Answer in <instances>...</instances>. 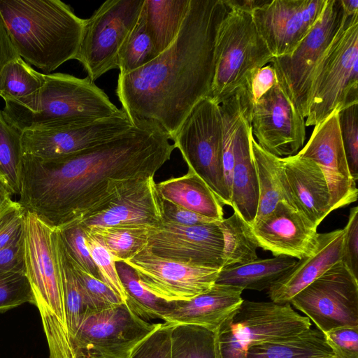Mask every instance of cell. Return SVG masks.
I'll return each mask as SVG.
<instances>
[{
  "mask_svg": "<svg viewBox=\"0 0 358 358\" xmlns=\"http://www.w3.org/2000/svg\"><path fill=\"white\" fill-rule=\"evenodd\" d=\"M2 112L6 121L20 132L89 123L124 113L88 77L62 73L45 74L44 83L36 92L6 101Z\"/></svg>",
  "mask_w": 358,
  "mask_h": 358,
  "instance_id": "obj_4",
  "label": "cell"
},
{
  "mask_svg": "<svg viewBox=\"0 0 358 358\" xmlns=\"http://www.w3.org/2000/svg\"><path fill=\"white\" fill-rule=\"evenodd\" d=\"M25 272L24 233L10 245L0 250V275Z\"/></svg>",
  "mask_w": 358,
  "mask_h": 358,
  "instance_id": "obj_49",
  "label": "cell"
},
{
  "mask_svg": "<svg viewBox=\"0 0 358 358\" xmlns=\"http://www.w3.org/2000/svg\"><path fill=\"white\" fill-rule=\"evenodd\" d=\"M23 166L21 132L6 121L0 110V182L12 196L20 194Z\"/></svg>",
  "mask_w": 358,
  "mask_h": 358,
  "instance_id": "obj_32",
  "label": "cell"
},
{
  "mask_svg": "<svg viewBox=\"0 0 358 358\" xmlns=\"http://www.w3.org/2000/svg\"><path fill=\"white\" fill-rule=\"evenodd\" d=\"M123 262L152 294L169 302L189 301L208 291L221 270L164 259L147 247Z\"/></svg>",
  "mask_w": 358,
  "mask_h": 358,
  "instance_id": "obj_17",
  "label": "cell"
},
{
  "mask_svg": "<svg viewBox=\"0 0 358 358\" xmlns=\"http://www.w3.org/2000/svg\"><path fill=\"white\" fill-rule=\"evenodd\" d=\"M338 110L315 125L306 145L297 153L317 164L327 180L331 211L357 201L358 189L350 175L343 145Z\"/></svg>",
  "mask_w": 358,
  "mask_h": 358,
  "instance_id": "obj_19",
  "label": "cell"
},
{
  "mask_svg": "<svg viewBox=\"0 0 358 358\" xmlns=\"http://www.w3.org/2000/svg\"><path fill=\"white\" fill-rule=\"evenodd\" d=\"M344 229L317 234L313 252L297 260L294 266L268 289L271 301L286 303L299 292L341 261Z\"/></svg>",
  "mask_w": 358,
  "mask_h": 358,
  "instance_id": "obj_24",
  "label": "cell"
},
{
  "mask_svg": "<svg viewBox=\"0 0 358 358\" xmlns=\"http://www.w3.org/2000/svg\"><path fill=\"white\" fill-rule=\"evenodd\" d=\"M150 36L147 31L143 8L136 24L122 45L117 59L119 75L133 72L157 57Z\"/></svg>",
  "mask_w": 358,
  "mask_h": 358,
  "instance_id": "obj_38",
  "label": "cell"
},
{
  "mask_svg": "<svg viewBox=\"0 0 358 358\" xmlns=\"http://www.w3.org/2000/svg\"><path fill=\"white\" fill-rule=\"evenodd\" d=\"M157 126L134 123L118 136L54 160L24 154L20 203L54 227L82 220L154 177L175 149Z\"/></svg>",
  "mask_w": 358,
  "mask_h": 358,
  "instance_id": "obj_1",
  "label": "cell"
},
{
  "mask_svg": "<svg viewBox=\"0 0 358 358\" xmlns=\"http://www.w3.org/2000/svg\"><path fill=\"white\" fill-rule=\"evenodd\" d=\"M358 104L338 110V123L349 171L352 178L358 179Z\"/></svg>",
  "mask_w": 358,
  "mask_h": 358,
  "instance_id": "obj_43",
  "label": "cell"
},
{
  "mask_svg": "<svg viewBox=\"0 0 358 358\" xmlns=\"http://www.w3.org/2000/svg\"><path fill=\"white\" fill-rule=\"evenodd\" d=\"M297 260L287 256L256 259L222 268L215 283L237 287L243 290L268 289L285 275Z\"/></svg>",
  "mask_w": 358,
  "mask_h": 358,
  "instance_id": "obj_27",
  "label": "cell"
},
{
  "mask_svg": "<svg viewBox=\"0 0 358 358\" xmlns=\"http://www.w3.org/2000/svg\"><path fill=\"white\" fill-rule=\"evenodd\" d=\"M71 262L80 282L87 310H104L124 303L101 280Z\"/></svg>",
  "mask_w": 358,
  "mask_h": 358,
  "instance_id": "obj_41",
  "label": "cell"
},
{
  "mask_svg": "<svg viewBox=\"0 0 358 358\" xmlns=\"http://www.w3.org/2000/svg\"><path fill=\"white\" fill-rule=\"evenodd\" d=\"M327 0H268L255 9L256 28L273 57L291 54L321 16Z\"/></svg>",
  "mask_w": 358,
  "mask_h": 358,
  "instance_id": "obj_18",
  "label": "cell"
},
{
  "mask_svg": "<svg viewBox=\"0 0 358 358\" xmlns=\"http://www.w3.org/2000/svg\"><path fill=\"white\" fill-rule=\"evenodd\" d=\"M322 332L358 327V278L341 261L289 302Z\"/></svg>",
  "mask_w": 358,
  "mask_h": 358,
  "instance_id": "obj_13",
  "label": "cell"
},
{
  "mask_svg": "<svg viewBox=\"0 0 358 358\" xmlns=\"http://www.w3.org/2000/svg\"><path fill=\"white\" fill-rule=\"evenodd\" d=\"M345 236L341 262L358 277V207L350 209L348 223L343 228Z\"/></svg>",
  "mask_w": 358,
  "mask_h": 358,
  "instance_id": "obj_47",
  "label": "cell"
},
{
  "mask_svg": "<svg viewBox=\"0 0 358 358\" xmlns=\"http://www.w3.org/2000/svg\"><path fill=\"white\" fill-rule=\"evenodd\" d=\"M116 269L126 293L125 303L143 320L164 317L171 312L176 302H169L152 294L140 280L136 271L123 262H115Z\"/></svg>",
  "mask_w": 358,
  "mask_h": 358,
  "instance_id": "obj_31",
  "label": "cell"
},
{
  "mask_svg": "<svg viewBox=\"0 0 358 358\" xmlns=\"http://www.w3.org/2000/svg\"><path fill=\"white\" fill-rule=\"evenodd\" d=\"M157 188L163 199L207 217L218 221L224 219L223 204L191 170L182 176L157 183Z\"/></svg>",
  "mask_w": 358,
  "mask_h": 358,
  "instance_id": "obj_26",
  "label": "cell"
},
{
  "mask_svg": "<svg viewBox=\"0 0 358 358\" xmlns=\"http://www.w3.org/2000/svg\"><path fill=\"white\" fill-rule=\"evenodd\" d=\"M353 104H358V13H345L315 77L305 124L315 126Z\"/></svg>",
  "mask_w": 358,
  "mask_h": 358,
  "instance_id": "obj_7",
  "label": "cell"
},
{
  "mask_svg": "<svg viewBox=\"0 0 358 358\" xmlns=\"http://www.w3.org/2000/svg\"><path fill=\"white\" fill-rule=\"evenodd\" d=\"M310 327L289 303L243 300L217 330L222 358H245L252 346L288 338Z\"/></svg>",
  "mask_w": 358,
  "mask_h": 358,
  "instance_id": "obj_8",
  "label": "cell"
},
{
  "mask_svg": "<svg viewBox=\"0 0 358 358\" xmlns=\"http://www.w3.org/2000/svg\"><path fill=\"white\" fill-rule=\"evenodd\" d=\"M344 17L341 0H327L321 16L294 51L269 62L279 84L305 119L315 77Z\"/></svg>",
  "mask_w": 358,
  "mask_h": 358,
  "instance_id": "obj_10",
  "label": "cell"
},
{
  "mask_svg": "<svg viewBox=\"0 0 358 358\" xmlns=\"http://www.w3.org/2000/svg\"><path fill=\"white\" fill-rule=\"evenodd\" d=\"M190 0H145L147 31L158 56L174 42L188 12Z\"/></svg>",
  "mask_w": 358,
  "mask_h": 358,
  "instance_id": "obj_28",
  "label": "cell"
},
{
  "mask_svg": "<svg viewBox=\"0 0 358 358\" xmlns=\"http://www.w3.org/2000/svg\"><path fill=\"white\" fill-rule=\"evenodd\" d=\"M19 57L0 13V73L8 63Z\"/></svg>",
  "mask_w": 358,
  "mask_h": 358,
  "instance_id": "obj_50",
  "label": "cell"
},
{
  "mask_svg": "<svg viewBox=\"0 0 358 358\" xmlns=\"http://www.w3.org/2000/svg\"><path fill=\"white\" fill-rule=\"evenodd\" d=\"M219 222L185 226L163 220L148 228L146 247L164 259L222 269L224 240Z\"/></svg>",
  "mask_w": 358,
  "mask_h": 358,
  "instance_id": "obj_15",
  "label": "cell"
},
{
  "mask_svg": "<svg viewBox=\"0 0 358 358\" xmlns=\"http://www.w3.org/2000/svg\"><path fill=\"white\" fill-rule=\"evenodd\" d=\"M145 0H107L85 19L78 60L93 82L117 69L119 52L136 24Z\"/></svg>",
  "mask_w": 358,
  "mask_h": 358,
  "instance_id": "obj_11",
  "label": "cell"
},
{
  "mask_svg": "<svg viewBox=\"0 0 358 358\" xmlns=\"http://www.w3.org/2000/svg\"><path fill=\"white\" fill-rule=\"evenodd\" d=\"M323 333L335 358H358V327H341Z\"/></svg>",
  "mask_w": 358,
  "mask_h": 358,
  "instance_id": "obj_46",
  "label": "cell"
},
{
  "mask_svg": "<svg viewBox=\"0 0 358 358\" xmlns=\"http://www.w3.org/2000/svg\"><path fill=\"white\" fill-rule=\"evenodd\" d=\"M25 273L39 311L49 358H76L69 336L56 242V227L26 212Z\"/></svg>",
  "mask_w": 358,
  "mask_h": 358,
  "instance_id": "obj_5",
  "label": "cell"
},
{
  "mask_svg": "<svg viewBox=\"0 0 358 358\" xmlns=\"http://www.w3.org/2000/svg\"><path fill=\"white\" fill-rule=\"evenodd\" d=\"M219 225L224 240V267L258 258V245L252 234L250 227L236 212L221 220Z\"/></svg>",
  "mask_w": 358,
  "mask_h": 358,
  "instance_id": "obj_35",
  "label": "cell"
},
{
  "mask_svg": "<svg viewBox=\"0 0 358 358\" xmlns=\"http://www.w3.org/2000/svg\"><path fill=\"white\" fill-rule=\"evenodd\" d=\"M281 180L287 203L317 227L331 212L328 185L317 164L297 154L283 157Z\"/></svg>",
  "mask_w": 358,
  "mask_h": 358,
  "instance_id": "obj_21",
  "label": "cell"
},
{
  "mask_svg": "<svg viewBox=\"0 0 358 358\" xmlns=\"http://www.w3.org/2000/svg\"><path fill=\"white\" fill-rule=\"evenodd\" d=\"M11 196L8 189L0 182V208L12 199Z\"/></svg>",
  "mask_w": 358,
  "mask_h": 358,
  "instance_id": "obj_53",
  "label": "cell"
},
{
  "mask_svg": "<svg viewBox=\"0 0 358 358\" xmlns=\"http://www.w3.org/2000/svg\"><path fill=\"white\" fill-rule=\"evenodd\" d=\"M188 169L198 175L224 205H231L224 184L222 124L220 105L210 96L199 101L183 120L173 138Z\"/></svg>",
  "mask_w": 358,
  "mask_h": 358,
  "instance_id": "obj_9",
  "label": "cell"
},
{
  "mask_svg": "<svg viewBox=\"0 0 358 358\" xmlns=\"http://www.w3.org/2000/svg\"><path fill=\"white\" fill-rule=\"evenodd\" d=\"M224 0H190L174 42L151 62L118 75L116 93L131 122L152 124L172 140L201 99L210 96Z\"/></svg>",
  "mask_w": 358,
  "mask_h": 358,
  "instance_id": "obj_2",
  "label": "cell"
},
{
  "mask_svg": "<svg viewBox=\"0 0 358 358\" xmlns=\"http://www.w3.org/2000/svg\"><path fill=\"white\" fill-rule=\"evenodd\" d=\"M250 141L258 180V206L252 224L268 215L278 202L287 198L281 180L282 158L265 151L255 140L252 131Z\"/></svg>",
  "mask_w": 358,
  "mask_h": 358,
  "instance_id": "obj_30",
  "label": "cell"
},
{
  "mask_svg": "<svg viewBox=\"0 0 358 358\" xmlns=\"http://www.w3.org/2000/svg\"><path fill=\"white\" fill-rule=\"evenodd\" d=\"M268 0H227L225 5L228 8H234L244 11L252 12L265 4Z\"/></svg>",
  "mask_w": 358,
  "mask_h": 358,
  "instance_id": "obj_51",
  "label": "cell"
},
{
  "mask_svg": "<svg viewBox=\"0 0 358 358\" xmlns=\"http://www.w3.org/2000/svg\"><path fill=\"white\" fill-rule=\"evenodd\" d=\"M243 289L215 283L208 291L189 301H177L163 319L171 326L190 324L217 331L242 303Z\"/></svg>",
  "mask_w": 358,
  "mask_h": 358,
  "instance_id": "obj_25",
  "label": "cell"
},
{
  "mask_svg": "<svg viewBox=\"0 0 358 358\" xmlns=\"http://www.w3.org/2000/svg\"><path fill=\"white\" fill-rule=\"evenodd\" d=\"M132 125L124 112L89 123L28 129L21 132L23 152L41 160H54L106 142Z\"/></svg>",
  "mask_w": 358,
  "mask_h": 358,
  "instance_id": "obj_16",
  "label": "cell"
},
{
  "mask_svg": "<svg viewBox=\"0 0 358 358\" xmlns=\"http://www.w3.org/2000/svg\"><path fill=\"white\" fill-rule=\"evenodd\" d=\"M44 80V73L19 57L8 63L0 73V96L4 101L29 96L42 87Z\"/></svg>",
  "mask_w": 358,
  "mask_h": 358,
  "instance_id": "obj_37",
  "label": "cell"
},
{
  "mask_svg": "<svg viewBox=\"0 0 358 358\" xmlns=\"http://www.w3.org/2000/svg\"><path fill=\"white\" fill-rule=\"evenodd\" d=\"M252 134L265 151L295 155L306 139L305 118L278 81L248 108Z\"/></svg>",
  "mask_w": 358,
  "mask_h": 358,
  "instance_id": "obj_14",
  "label": "cell"
},
{
  "mask_svg": "<svg viewBox=\"0 0 358 358\" xmlns=\"http://www.w3.org/2000/svg\"><path fill=\"white\" fill-rule=\"evenodd\" d=\"M245 358H335L324 333L309 328L294 336L250 347Z\"/></svg>",
  "mask_w": 358,
  "mask_h": 358,
  "instance_id": "obj_29",
  "label": "cell"
},
{
  "mask_svg": "<svg viewBox=\"0 0 358 358\" xmlns=\"http://www.w3.org/2000/svg\"><path fill=\"white\" fill-rule=\"evenodd\" d=\"M272 58L256 28L252 13L227 7L215 37L210 97L221 104Z\"/></svg>",
  "mask_w": 358,
  "mask_h": 358,
  "instance_id": "obj_6",
  "label": "cell"
},
{
  "mask_svg": "<svg viewBox=\"0 0 358 358\" xmlns=\"http://www.w3.org/2000/svg\"><path fill=\"white\" fill-rule=\"evenodd\" d=\"M56 228L70 260L100 280L97 267L86 243L83 227L78 222H73Z\"/></svg>",
  "mask_w": 358,
  "mask_h": 358,
  "instance_id": "obj_39",
  "label": "cell"
},
{
  "mask_svg": "<svg viewBox=\"0 0 358 358\" xmlns=\"http://www.w3.org/2000/svg\"><path fill=\"white\" fill-rule=\"evenodd\" d=\"M84 228L102 241L115 262L132 257L147 246L149 227L111 226Z\"/></svg>",
  "mask_w": 358,
  "mask_h": 358,
  "instance_id": "obj_36",
  "label": "cell"
},
{
  "mask_svg": "<svg viewBox=\"0 0 358 358\" xmlns=\"http://www.w3.org/2000/svg\"><path fill=\"white\" fill-rule=\"evenodd\" d=\"M26 303L35 304L25 272H10L0 275V313Z\"/></svg>",
  "mask_w": 358,
  "mask_h": 358,
  "instance_id": "obj_42",
  "label": "cell"
},
{
  "mask_svg": "<svg viewBox=\"0 0 358 358\" xmlns=\"http://www.w3.org/2000/svg\"><path fill=\"white\" fill-rule=\"evenodd\" d=\"M171 325L162 323L135 348L129 358H171Z\"/></svg>",
  "mask_w": 358,
  "mask_h": 358,
  "instance_id": "obj_45",
  "label": "cell"
},
{
  "mask_svg": "<svg viewBox=\"0 0 358 358\" xmlns=\"http://www.w3.org/2000/svg\"><path fill=\"white\" fill-rule=\"evenodd\" d=\"M0 13L19 56L50 74L75 59L85 19L60 0H0Z\"/></svg>",
  "mask_w": 358,
  "mask_h": 358,
  "instance_id": "obj_3",
  "label": "cell"
},
{
  "mask_svg": "<svg viewBox=\"0 0 358 358\" xmlns=\"http://www.w3.org/2000/svg\"><path fill=\"white\" fill-rule=\"evenodd\" d=\"M343 10L349 15L358 13L357 0H341Z\"/></svg>",
  "mask_w": 358,
  "mask_h": 358,
  "instance_id": "obj_52",
  "label": "cell"
},
{
  "mask_svg": "<svg viewBox=\"0 0 358 358\" xmlns=\"http://www.w3.org/2000/svg\"><path fill=\"white\" fill-rule=\"evenodd\" d=\"M162 213L163 220L185 226H194L220 222L187 210L163 199Z\"/></svg>",
  "mask_w": 358,
  "mask_h": 358,
  "instance_id": "obj_48",
  "label": "cell"
},
{
  "mask_svg": "<svg viewBox=\"0 0 358 358\" xmlns=\"http://www.w3.org/2000/svg\"><path fill=\"white\" fill-rule=\"evenodd\" d=\"M171 358H222L217 331L190 324L172 326Z\"/></svg>",
  "mask_w": 358,
  "mask_h": 358,
  "instance_id": "obj_33",
  "label": "cell"
},
{
  "mask_svg": "<svg viewBox=\"0 0 358 358\" xmlns=\"http://www.w3.org/2000/svg\"><path fill=\"white\" fill-rule=\"evenodd\" d=\"M240 103L234 134L230 206L251 226L258 206V180L250 141V114L241 99Z\"/></svg>",
  "mask_w": 358,
  "mask_h": 358,
  "instance_id": "obj_23",
  "label": "cell"
},
{
  "mask_svg": "<svg viewBox=\"0 0 358 358\" xmlns=\"http://www.w3.org/2000/svg\"><path fill=\"white\" fill-rule=\"evenodd\" d=\"M56 242L63 284L66 324L72 343L87 308L80 282L57 228Z\"/></svg>",
  "mask_w": 358,
  "mask_h": 358,
  "instance_id": "obj_34",
  "label": "cell"
},
{
  "mask_svg": "<svg viewBox=\"0 0 358 358\" xmlns=\"http://www.w3.org/2000/svg\"><path fill=\"white\" fill-rule=\"evenodd\" d=\"M83 229L86 243L97 267L100 280L125 302L126 293L120 280L115 262L102 241L87 229Z\"/></svg>",
  "mask_w": 358,
  "mask_h": 358,
  "instance_id": "obj_40",
  "label": "cell"
},
{
  "mask_svg": "<svg viewBox=\"0 0 358 358\" xmlns=\"http://www.w3.org/2000/svg\"><path fill=\"white\" fill-rule=\"evenodd\" d=\"M26 212L19 201L12 199L0 208V250L24 233Z\"/></svg>",
  "mask_w": 358,
  "mask_h": 358,
  "instance_id": "obj_44",
  "label": "cell"
},
{
  "mask_svg": "<svg viewBox=\"0 0 358 358\" xmlns=\"http://www.w3.org/2000/svg\"><path fill=\"white\" fill-rule=\"evenodd\" d=\"M250 227L258 245L275 257L287 256L301 259L314 250L317 227L285 201L273 211Z\"/></svg>",
  "mask_w": 358,
  "mask_h": 358,
  "instance_id": "obj_20",
  "label": "cell"
},
{
  "mask_svg": "<svg viewBox=\"0 0 358 358\" xmlns=\"http://www.w3.org/2000/svg\"><path fill=\"white\" fill-rule=\"evenodd\" d=\"M163 221L162 199L154 177L121 194L102 210L80 221L83 227L137 226L150 227Z\"/></svg>",
  "mask_w": 358,
  "mask_h": 358,
  "instance_id": "obj_22",
  "label": "cell"
},
{
  "mask_svg": "<svg viewBox=\"0 0 358 358\" xmlns=\"http://www.w3.org/2000/svg\"><path fill=\"white\" fill-rule=\"evenodd\" d=\"M162 323H149L125 303L87 310L73 338L76 358H129Z\"/></svg>",
  "mask_w": 358,
  "mask_h": 358,
  "instance_id": "obj_12",
  "label": "cell"
}]
</instances>
